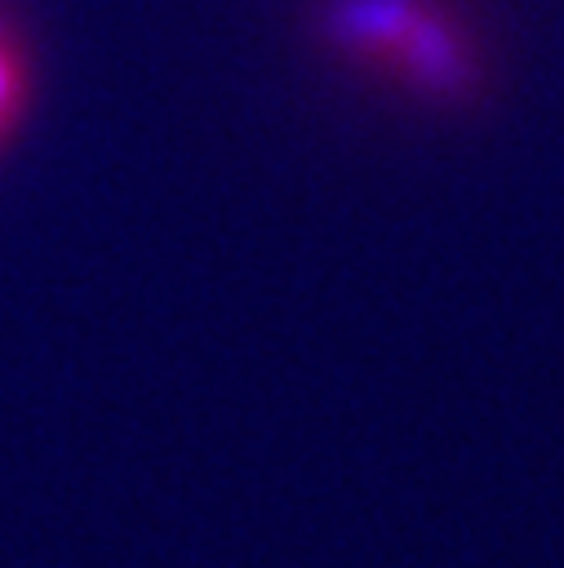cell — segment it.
<instances>
[{"label": "cell", "instance_id": "1", "mask_svg": "<svg viewBox=\"0 0 564 568\" xmlns=\"http://www.w3.org/2000/svg\"><path fill=\"white\" fill-rule=\"evenodd\" d=\"M324 36L435 98H462L475 84L466 36L426 0H329Z\"/></svg>", "mask_w": 564, "mask_h": 568}, {"label": "cell", "instance_id": "2", "mask_svg": "<svg viewBox=\"0 0 564 568\" xmlns=\"http://www.w3.org/2000/svg\"><path fill=\"white\" fill-rule=\"evenodd\" d=\"M31 102V58L18 27L0 13V138L9 142Z\"/></svg>", "mask_w": 564, "mask_h": 568}]
</instances>
